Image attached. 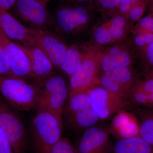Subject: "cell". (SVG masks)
<instances>
[{"instance_id":"3","label":"cell","mask_w":153,"mask_h":153,"mask_svg":"<svg viewBox=\"0 0 153 153\" xmlns=\"http://www.w3.org/2000/svg\"><path fill=\"white\" fill-rule=\"evenodd\" d=\"M95 45H88L84 59L69 77V95L86 91L99 84L100 66L103 51Z\"/></svg>"},{"instance_id":"10","label":"cell","mask_w":153,"mask_h":153,"mask_svg":"<svg viewBox=\"0 0 153 153\" xmlns=\"http://www.w3.org/2000/svg\"><path fill=\"white\" fill-rule=\"evenodd\" d=\"M47 5L37 0H17L14 11L32 29H44L50 21Z\"/></svg>"},{"instance_id":"21","label":"cell","mask_w":153,"mask_h":153,"mask_svg":"<svg viewBox=\"0 0 153 153\" xmlns=\"http://www.w3.org/2000/svg\"><path fill=\"white\" fill-rule=\"evenodd\" d=\"M68 123L77 130L87 129L94 126L100 120L91 108L67 117Z\"/></svg>"},{"instance_id":"4","label":"cell","mask_w":153,"mask_h":153,"mask_svg":"<svg viewBox=\"0 0 153 153\" xmlns=\"http://www.w3.org/2000/svg\"><path fill=\"white\" fill-rule=\"evenodd\" d=\"M91 7L63 4L57 8L54 21L57 30L63 35L75 36L87 29L94 18Z\"/></svg>"},{"instance_id":"22","label":"cell","mask_w":153,"mask_h":153,"mask_svg":"<svg viewBox=\"0 0 153 153\" xmlns=\"http://www.w3.org/2000/svg\"><path fill=\"white\" fill-rule=\"evenodd\" d=\"M110 73L113 79L129 93L131 88L140 78L132 66L120 67Z\"/></svg>"},{"instance_id":"18","label":"cell","mask_w":153,"mask_h":153,"mask_svg":"<svg viewBox=\"0 0 153 153\" xmlns=\"http://www.w3.org/2000/svg\"><path fill=\"white\" fill-rule=\"evenodd\" d=\"M114 153H153V145L140 136L118 140L113 147Z\"/></svg>"},{"instance_id":"14","label":"cell","mask_w":153,"mask_h":153,"mask_svg":"<svg viewBox=\"0 0 153 153\" xmlns=\"http://www.w3.org/2000/svg\"><path fill=\"white\" fill-rule=\"evenodd\" d=\"M128 101L134 106L153 110V73L145 68L140 77L130 91Z\"/></svg>"},{"instance_id":"40","label":"cell","mask_w":153,"mask_h":153,"mask_svg":"<svg viewBox=\"0 0 153 153\" xmlns=\"http://www.w3.org/2000/svg\"><path fill=\"white\" fill-rule=\"evenodd\" d=\"M37 1H40L42 2L47 4V3L49 2L50 0H37Z\"/></svg>"},{"instance_id":"15","label":"cell","mask_w":153,"mask_h":153,"mask_svg":"<svg viewBox=\"0 0 153 153\" xmlns=\"http://www.w3.org/2000/svg\"><path fill=\"white\" fill-rule=\"evenodd\" d=\"M0 29L18 44L35 46L30 28L25 27L8 11L0 10Z\"/></svg>"},{"instance_id":"35","label":"cell","mask_w":153,"mask_h":153,"mask_svg":"<svg viewBox=\"0 0 153 153\" xmlns=\"http://www.w3.org/2000/svg\"><path fill=\"white\" fill-rule=\"evenodd\" d=\"M93 1V0H62L63 4L94 8Z\"/></svg>"},{"instance_id":"34","label":"cell","mask_w":153,"mask_h":153,"mask_svg":"<svg viewBox=\"0 0 153 153\" xmlns=\"http://www.w3.org/2000/svg\"><path fill=\"white\" fill-rule=\"evenodd\" d=\"M133 34L134 36V44L135 45L139 53L146 47L145 44L143 34L140 33H133Z\"/></svg>"},{"instance_id":"2","label":"cell","mask_w":153,"mask_h":153,"mask_svg":"<svg viewBox=\"0 0 153 153\" xmlns=\"http://www.w3.org/2000/svg\"><path fill=\"white\" fill-rule=\"evenodd\" d=\"M32 129L37 153H50L52 147L61 138V116L38 109L32 122Z\"/></svg>"},{"instance_id":"16","label":"cell","mask_w":153,"mask_h":153,"mask_svg":"<svg viewBox=\"0 0 153 153\" xmlns=\"http://www.w3.org/2000/svg\"><path fill=\"white\" fill-rule=\"evenodd\" d=\"M108 129L110 133L119 140L140 136L137 119L134 113L128 111L121 110L116 114Z\"/></svg>"},{"instance_id":"37","label":"cell","mask_w":153,"mask_h":153,"mask_svg":"<svg viewBox=\"0 0 153 153\" xmlns=\"http://www.w3.org/2000/svg\"><path fill=\"white\" fill-rule=\"evenodd\" d=\"M143 35L145 44L147 47L153 42V33H146Z\"/></svg>"},{"instance_id":"30","label":"cell","mask_w":153,"mask_h":153,"mask_svg":"<svg viewBox=\"0 0 153 153\" xmlns=\"http://www.w3.org/2000/svg\"><path fill=\"white\" fill-rule=\"evenodd\" d=\"M0 75L13 77L11 71L10 64L8 58L2 48L0 47Z\"/></svg>"},{"instance_id":"9","label":"cell","mask_w":153,"mask_h":153,"mask_svg":"<svg viewBox=\"0 0 153 153\" xmlns=\"http://www.w3.org/2000/svg\"><path fill=\"white\" fill-rule=\"evenodd\" d=\"M0 47L8 58L14 78H32L31 63L27 55L18 43L9 38L0 29Z\"/></svg>"},{"instance_id":"7","label":"cell","mask_w":153,"mask_h":153,"mask_svg":"<svg viewBox=\"0 0 153 153\" xmlns=\"http://www.w3.org/2000/svg\"><path fill=\"white\" fill-rule=\"evenodd\" d=\"M0 127L6 134L15 153H25L27 138L25 126L19 117L0 99Z\"/></svg>"},{"instance_id":"17","label":"cell","mask_w":153,"mask_h":153,"mask_svg":"<svg viewBox=\"0 0 153 153\" xmlns=\"http://www.w3.org/2000/svg\"><path fill=\"white\" fill-rule=\"evenodd\" d=\"M88 46L72 44L68 47L60 69L66 76L70 77L84 59Z\"/></svg>"},{"instance_id":"36","label":"cell","mask_w":153,"mask_h":153,"mask_svg":"<svg viewBox=\"0 0 153 153\" xmlns=\"http://www.w3.org/2000/svg\"><path fill=\"white\" fill-rule=\"evenodd\" d=\"M17 0H0V10L8 11L14 7Z\"/></svg>"},{"instance_id":"11","label":"cell","mask_w":153,"mask_h":153,"mask_svg":"<svg viewBox=\"0 0 153 153\" xmlns=\"http://www.w3.org/2000/svg\"><path fill=\"white\" fill-rule=\"evenodd\" d=\"M134 62L131 51L126 44L120 43L113 45L103 51L100 66L99 77L120 67L132 66Z\"/></svg>"},{"instance_id":"25","label":"cell","mask_w":153,"mask_h":153,"mask_svg":"<svg viewBox=\"0 0 153 153\" xmlns=\"http://www.w3.org/2000/svg\"><path fill=\"white\" fill-rule=\"evenodd\" d=\"M92 38L95 45L98 47L114 43L107 22L93 29Z\"/></svg>"},{"instance_id":"19","label":"cell","mask_w":153,"mask_h":153,"mask_svg":"<svg viewBox=\"0 0 153 153\" xmlns=\"http://www.w3.org/2000/svg\"><path fill=\"white\" fill-rule=\"evenodd\" d=\"M132 112L138 122L140 136L153 145V110L134 106Z\"/></svg>"},{"instance_id":"29","label":"cell","mask_w":153,"mask_h":153,"mask_svg":"<svg viewBox=\"0 0 153 153\" xmlns=\"http://www.w3.org/2000/svg\"><path fill=\"white\" fill-rule=\"evenodd\" d=\"M50 153H79L69 140L65 138L61 139L53 147Z\"/></svg>"},{"instance_id":"6","label":"cell","mask_w":153,"mask_h":153,"mask_svg":"<svg viewBox=\"0 0 153 153\" xmlns=\"http://www.w3.org/2000/svg\"><path fill=\"white\" fill-rule=\"evenodd\" d=\"M90 108L100 120H107L121 110L132 111L131 103L100 85L87 91Z\"/></svg>"},{"instance_id":"5","label":"cell","mask_w":153,"mask_h":153,"mask_svg":"<svg viewBox=\"0 0 153 153\" xmlns=\"http://www.w3.org/2000/svg\"><path fill=\"white\" fill-rule=\"evenodd\" d=\"M38 86L40 96L38 109L61 116L69 94V87L65 78L61 75H52Z\"/></svg>"},{"instance_id":"39","label":"cell","mask_w":153,"mask_h":153,"mask_svg":"<svg viewBox=\"0 0 153 153\" xmlns=\"http://www.w3.org/2000/svg\"><path fill=\"white\" fill-rule=\"evenodd\" d=\"M148 4L149 5L151 8L153 7V0H147Z\"/></svg>"},{"instance_id":"32","label":"cell","mask_w":153,"mask_h":153,"mask_svg":"<svg viewBox=\"0 0 153 153\" xmlns=\"http://www.w3.org/2000/svg\"><path fill=\"white\" fill-rule=\"evenodd\" d=\"M0 153H15L10 141L0 127Z\"/></svg>"},{"instance_id":"12","label":"cell","mask_w":153,"mask_h":153,"mask_svg":"<svg viewBox=\"0 0 153 153\" xmlns=\"http://www.w3.org/2000/svg\"><path fill=\"white\" fill-rule=\"evenodd\" d=\"M109 129L94 126L85 130L78 144L79 153H108L110 149Z\"/></svg>"},{"instance_id":"23","label":"cell","mask_w":153,"mask_h":153,"mask_svg":"<svg viewBox=\"0 0 153 153\" xmlns=\"http://www.w3.org/2000/svg\"><path fill=\"white\" fill-rule=\"evenodd\" d=\"M91 108L90 100L87 91L78 92L68 95L65 109L66 117L79 111Z\"/></svg>"},{"instance_id":"8","label":"cell","mask_w":153,"mask_h":153,"mask_svg":"<svg viewBox=\"0 0 153 153\" xmlns=\"http://www.w3.org/2000/svg\"><path fill=\"white\" fill-rule=\"evenodd\" d=\"M35 46L49 57L54 67L60 68L68 47L60 36L45 29L30 28Z\"/></svg>"},{"instance_id":"27","label":"cell","mask_w":153,"mask_h":153,"mask_svg":"<svg viewBox=\"0 0 153 153\" xmlns=\"http://www.w3.org/2000/svg\"><path fill=\"white\" fill-rule=\"evenodd\" d=\"M131 30L133 33L144 34L147 33H153V14L151 13L148 16L143 17L132 27Z\"/></svg>"},{"instance_id":"26","label":"cell","mask_w":153,"mask_h":153,"mask_svg":"<svg viewBox=\"0 0 153 153\" xmlns=\"http://www.w3.org/2000/svg\"><path fill=\"white\" fill-rule=\"evenodd\" d=\"M120 0H93V7L102 13H112L117 11Z\"/></svg>"},{"instance_id":"20","label":"cell","mask_w":153,"mask_h":153,"mask_svg":"<svg viewBox=\"0 0 153 153\" xmlns=\"http://www.w3.org/2000/svg\"><path fill=\"white\" fill-rule=\"evenodd\" d=\"M111 16L107 21L114 43L123 40L129 30L131 25L126 17L121 15L117 11L108 14Z\"/></svg>"},{"instance_id":"28","label":"cell","mask_w":153,"mask_h":153,"mask_svg":"<svg viewBox=\"0 0 153 153\" xmlns=\"http://www.w3.org/2000/svg\"><path fill=\"white\" fill-rule=\"evenodd\" d=\"M147 5V2L144 1L131 7L127 16V19L131 25L137 23L143 18Z\"/></svg>"},{"instance_id":"33","label":"cell","mask_w":153,"mask_h":153,"mask_svg":"<svg viewBox=\"0 0 153 153\" xmlns=\"http://www.w3.org/2000/svg\"><path fill=\"white\" fill-rule=\"evenodd\" d=\"M131 7V0H120L117 12L127 18L128 15Z\"/></svg>"},{"instance_id":"24","label":"cell","mask_w":153,"mask_h":153,"mask_svg":"<svg viewBox=\"0 0 153 153\" xmlns=\"http://www.w3.org/2000/svg\"><path fill=\"white\" fill-rule=\"evenodd\" d=\"M99 84L106 90L128 101L129 92L116 82L110 73H105L100 76Z\"/></svg>"},{"instance_id":"42","label":"cell","mask_w":153,"mask_h":153,"mask_svg":"<svg viewBox=\"0 0 153 153\" xmlns=\"http://www.w3.org/2000/svg\"><path fill=\"white\" fill-rule=\"evenodd\" d=\"M152 8V12H151V13L153 14V7H152L151 8Z\"/></svg>"},{"instance_id":"1","label":"cell","mask_w":153,"mask_h":153,"mask_svg":"<svg viewBox=\"0 0 153 153\" xmlns=\"http://www.w3.org/2000/svg\"><path fill=\"white\" fill-rule=\"evenodd\" d=\"M0 94L11 106L20 110L27 111L39 105V86L23 79L0 75Z\"/></svg>"},{"instance_id":"31","label":"cell","mask_w":153,"mask_h":153,"mask_svg":"<svg viewBox=\"0 0 153 153\" xmlns=\"http://www.w3.org/2000/svg\"><path fill=\"white\" fill-rule=\"evenodd\" d=\"M145 68L153 67V42L139 53Z\"/></svg>"},{"instance_id":"41","label":"cell","mask_w":153,"mask_h":153,"mask_svg":"<svg viewBox=\"0 0 153 153\" xmlns=\"http://www.w3.org/2000/svg\"><path fill=\"white\" fill-rule=\"evenodd\" d=\"M148 68V69H149V70H150L151 71H152L153 73V68Z\"/></svg>"},{"instance_id":"38","label":"cell","mask_w":153,"mask_h":153,"mask_svg":"<svg viewBox=\"0 0 153 153\" xmlns=\"http://www.w3.org/2000/svg\"><path fill=\"white\" fill-rule=\"evenodd\" d=\"M147 1V0H131L132 7L134 5L142 1Z\"/></svg>"},{"instance_id":"13","label":"cell","mask_w":153,"mask_h":153,"mask_svg":"<svg viewBox=\"0 0 153 153\" xmlns=\"http://www.w3.org/2000/svg\"><path fill=\"white\" fill-rule=\"evenodd\" d=\"M19 44L29 57L32 68V78L40 84L52 76L54 65L40 48L36 46Z\"/></svg>"}]
</instances>
